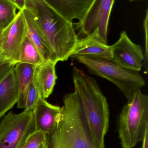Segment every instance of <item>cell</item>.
<instances>
[{
	"label": "cell",
	"mask_w": 148,
	"mask_h": 148,
	"mask_svg": "<svg viewBox=\"0 0 148 148\" xmlns=\"http://www.w3.org/2000/svg\"><path fill=\"white\" fill-rule=\"evenodd\" d=\"M62 108L50 104L41 97L33 110L36 131L45 134L56 127L61 116Z\"/></svg>",
	"instance_id": "obj_11"
},
{
	"label": "cell",
	"mask_w": 148,
	"mask_h": 148,
	"mask_svg": "<svg viewBox=\"0 0 148 148\" xmlns=\"http://www.w3.org/2000/svg\"><path fill=\"white\" fill-rule=\"evenodd\" d=\"M35 66L18 62L14 67L18 98L17 108L24 109L25 97L29 86L34 80Z\"/></svg>",
	"instance_id": "obj_16"
},
{
	"label": "cell",
	"mask_w": 148,
	"mask_h": 148,
	"mask_svg": "<svg viewBox=\"0 0 148 148\" xmlns=\"http://www.w3.org/2000/svg\"><path fill=\"white\" fill-rule=\"evenodd\" d=\"M17 9L7 0H0V31H3L14 20Z\"/></svg>",
	"instance_id": "obj_18"
},
{
	"label": "cell",
	"mask_w": 148,
	"mask_h": 148,
	"mask_svg": "<svg viewBox=\"0 0 148 148\" xmlns=\"http://www.w3.org/2000/svg\"><path fill=\"white\" fill-rule=\"evenodd\" d=\"M56 62L49 60L35 67L34 81L41 97L44 99L51 95L58 78L56 73Z\"/></svg>",
	"instance_id": "obj_12"
},
{
	"label": "cell",
	"mask_w": 148,
	"mask_h": 148,
	"mask_svg": "<svg viewBox=\"0 0 148 148\" xmlns=\"http://www.w3.org/2000/svg\"><path fill=\"white\" fill-rule=\"evenodd\" d=\"M16 64L8 60L0 62V83L14 68Z\"/></svg>",
	"instance_id": "obj_21"
},
{
	"label": "cell",
	"mask_w": 148,
	"mask_h": 148,
	"mask_svg": "<svg viewBox=\"0 0 148 148\" xmlns=\"http://www.w3.org/2000/svg\"><path fill=\"white\" fill-rule=\"evenodd\" d=\"M117 126L122 148H133L142 142L148 129V97L141 90L128 99L118 116Z\"/></svg>",
	"instance_id": "obj_4"
},
{
	"label": "cell",
	"mask_w": 148,
	"mask_h": 148,
	"mask_svg": "<svg viewBox=\"0 0 148 148\" xmlns=\"http://www.w3.org/2000/svg\"><path fill=\"white\" fill-rule=\"evenodd\" d=\"M115 0H93L83 18L75 23L78 38L92 34L98 29L102 41L107 43L109 22Z\"/></svg>",
	"instance_id": "obj_7"
},
{
	"label": "cell",
	"mask_w": 148,
	"mask_h": 148,
	"mask_svg": "<svg viewBox=\"0 0 148 148\" xmlns=\"http://www.w3.org/2000/svg\"><path fill=\"white\" fill-rule=\"evenodd\" d=\"M44 62L37 48L26 36L21 48L19 62L36 66Z\"/></svg>",
	"instance_id": "obj_17"
},
{
	"label": "cell",
	"mask_w": 148,
	"mask_h": 148,
	"mask_svg": "<svg viewBox=\"0 0 148 148\" xmlns=\"http://www.w3.org/2000/svg\"><path fill=\"white\" fill-rule=\"evenodd\" d=\"M22 11L26 24V36L37 48L44 61L51 60L56 62L49 45L35 21L31 13L26 8L22 10Z\"/></svg>",
	"instance_id": "obj_14"
},
{
	"label": "cell",
	"mask_w": 148,
	"mask_h": 148,
	"mask_svg": "<svg viewBox=\"0 0 148 148\" xmlns=\"http://www.w3.org/2000/svg\"><path fill=\"white\" fill-rule=\"evenodd\" d=\"M65 19L81 20L93 0H43Z\"/></svg>",
	"instance_id": "obj_13"
},
{
	"label": "cell",
	"mask_w": 148,
	"mask_h": 148,
	"mask_svg": "<svg viewBox=\"0 0 148 148\" xmlns=\"http://www.w3.org/2000/svg\"><path fill=\"white\" fill-rule=\"evenodd\" d=\"M46 134L36 131L28 138L21 148H39L45 143Z\"/></svg>",
	"instance_id": "obj_20"
},
{
	"label": "cell",
	"mask_w": 148,
	"mask_h": 148,
	"mask_svg": "<svg viewBox=\"0 0 148 148\" xmlns=\"http://www.w3.org/2000/svg\"><path fill=\"white\" fill-rule=\"evenodd\" d=\"M111 46V60L114 62L132 71L141 70L144 60L143 50L130 40L126 31H122L118 41Z\"/></svg>",
	"instance_id": "obj_8"
},
{
	"label": "cell",
	"mask_w": 148,
	"mask_h": 148,
	"mask_svg": "<svg viewBox=\"0 0 148 148\" xmlns=\"http://www.w3.org/2000/svg\"><path fill=\"white\" fill-rule=\"evenodd\" d=\"M25 8L44 36L54 60L67 61L78 40L73 22L65 19L43 0H26Z\"/></svg>",
	"instance_id": "obj_1"
},
{
	"label": "cell",
	"mask_w": 148,
	"mask_h": 148,
	"mask_svg": "<svg viewBox=\"0 0 148 148\" xmlns=\"http://www.w3.org/2000/svg\"><path fill=\"white\" fill-rule=\"evenodd\" d=\"M40 97V92L33 80L26 93L24 110L33 111Z\"/></svg>",
	"instance_id": "obj_19"
},
{
	"label": "cell",
	"mask_w": 148,
	"mask_h": 148,
	"mask_svg": "<svg viewBox=\"0 0 148 148\" xmlns=\"http://www.w3.org/2000/svg\"><path fill=\"white\" fill-rule=\"evenodd\" d=\"M36 132L33 111L8 113L0 123V148H21Z\"/></svg>",
	"instance_id": "obj_6"
},
{
	"label": "cell",
	"mask_w": 148,
	"mask_h": 148,
	"mask_svg": "<svg viewBox=\"0 0 148 148\" xmlns=\"http://www.w3.org/2000/svg\"><path fill=\"white\" fill-rule=\"evenodd\" d=\"M2 43V31H0V51H1Z\"/></svg>",
	"instance_id": "obj_25"
},
{
	"label": "cell",
	"mask_w": 148,
	"mask_h": 148,
	"mask_svg": "<svg viewBox=\"0 0 148 148\" xmlns=\"http://www.w3.org/2000/svg\"><path fill=\"white\" fill-rule=\"evenodd\" d=\"M18 98L14 68L0 83V118L17 103Z\"/></svg>",
	"instance_id": "obj_15"
},
{
	"label": "cell",
	"mask_w": 148,
	"mask_h": 148,
	"mask_svg": "<svg viewBox=\"0 0 148 148\" xmlns=\"http://www.w3.org/2000/svg\"><path fill=\"white\" fill-rule=\"evenodd\" d=\"M75 91L81 103L92 143L105 148L104 139L109 126V108L96 80L75 66L73 69Z\"/></svg>",
	"instance_id": "obj_2"
},
{
	"label": "cell",
	"mask_w": 148,
	"mask_h": 148,
	"mask_svg": "<svg viewBox=\"0 0 148 148\" xmlns=\"http://www.w3.org/2000/svg\"><path fill=\"white\" fill-rule=\"evenodd\" d=\"M9 2L14 5L17 9L22 10L25 8L26 0H7Z\"/></svg>",
	"instance_id": "obj_23"
},
{
	"label": "cell",
	"mask_w": 148,
	"mask_h": 148,
	"mask_svg": "<svg viewBox=\"0 0 148 148\" xmlns=\"http://www.w3.org/2000/svg\"><path fill=\"white\" fill-rule=\"evenodd\" d=\"M7 60L5 59L4 56H3V55L1 51H0V62L4 60Z\"/></svg>",
	"instance_id": "obj_26"
},
{
	"label": "cell",
	"mask_w": 148,
	"mask_h": 148,
	"mask_svg": "<svg viewBox=\"0 0 148 148\" xmlns=\"http://www.w3.org/2000/svg\"><path fill=\"white\" fill-rule=\"evenodd\" d=\"M26 36V24L22 10L14 20L2 31L1 51L5 59L16 64L19 62L20 51Z\"/></svg>",
	"instance_id": "obj_9"
},
{
	"label": "cell",
	"mask_w": 148,
	"mask_h": 148,
	"mask_svg": "<svg viewBox=\"0 0 148 148\" xmlns=\"http://www.w3.org/2000/svg\"><path fill=\"white\" fill-rule=\"evenodd\" d=\"M44 146H45V143L41 145L39 148H44Z\"/></svg>",
	"instance_id": "obj_27"
},
{
	"label": "cell",
	"mask_w": 148,
	"mask_h": 148,
	"mask_svg": "<svg viewBox=\"0 0 148 148\" xmlns=\"http://www.w3.org/2000/svg\"><path fill=\"white\" fill-rule=\"evenodd\" d=\"M83 56H89L111 60V46L104 43L100 39L98 29L92 34L78 38L70 57L76 59Z\"/></svg>",
	"instance_id": "obj_10"
},
{
	"label": "cell",
	"mask_w": 148,
	"mask_h": 148,
	"mask_svg": "<svg viewBox=\"0 0 148 148\" xmlns=\"http://www.w3.org/2000/svg\"><path fill=\"white\" fill-rule=\"evenodd\" d=\"M63 102L60 121L46 134L44 148H96L77 93L65 95Z\"/></svg>",
	"instance_id": "obj_3"
},
{
	"label": "cell",
	"mask_w": 148,
	"mask_h": 148,
	"mask_svg": "<svg viewBox=\"0 0 148 148\" xmlns=\"http://www.w3.org/2000/svg\"><path fill=\"white\" fill-rule=\"evenodd\" d=\"M148 10H147V13H146V17L144 21V31H145V41H146V52L144 54V60L145 63L146 62V68H147V60H148Z\"/></svg>",
	"instance_id": "obj_22"
},
{
	"label": "cell",
	"mask_w": 148,
	"mask_h": 148,
	"mask_svg": "<svg viewBox=\"0 0 148 148\" xmlns=\"http://www.w3.org/2000/svg\"><path fill=\"white\" fill-rule=\"evenodd\" d=\"M75 59L84 65L90 73L113 83L127 100L145 85V80L138 72L125 68L112 60L87 56Z\"/></svg>",
	"instance_id": "obj_5"
},
{
	"label": "cell",
	"mask_w": 148,
	"mask_h": 148,
	"mask_svg": "<svg viewBox=\"0 0 148 148\" xmlns=\"http://www.w3.org/2000/svg\"><path fill=\"white\" fill-rule=\"evenodd\" d=\"M136 1V0H130V1Z\"/></svg>",
	"instance_id": "obj_28"
},
{
	"label": "cell",
	"mask_w": 148,
	"mask_h": 148,
	"mask_svg": "<svg viewBox=\"0 0 148 148\" xmlns=\"http://www.w3.org/2000/svg\"><path fill=\"white\" fill-rule=\"evenodd\" d=\"M142 142V148H148V129L146 130Z\"/></svg>",
	"instance_id": "obj_24"
}]
</instances>
